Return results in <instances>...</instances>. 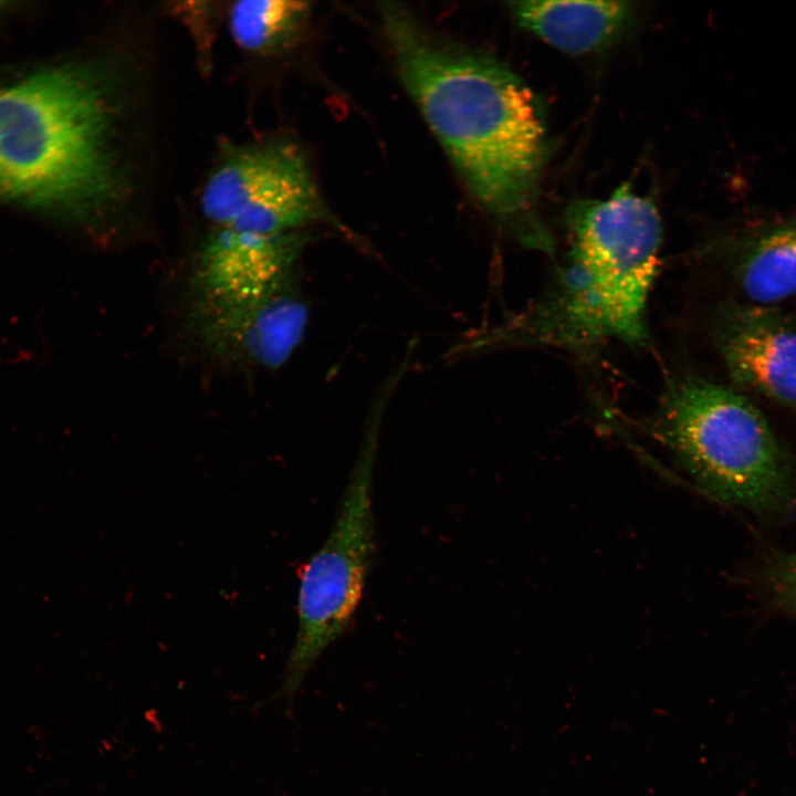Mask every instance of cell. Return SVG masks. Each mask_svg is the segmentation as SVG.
<instances>
[{"label": "cell", "mask_w": 796, "mask_h": 796, "mask_svg": "<svg viewBox=\"0 0 796 796\" xmlns=\"http://www.w3.org/2000/svg\"><path fill=\"white\" fill-rule=\"evenodd\" d=\"M121 53L0 82V199L116 230L125 221L139 97Z\"/></svg>", "instance_id": "6da1fadb"}, {"label": "cell", "mask_w": 796, "mask_h": 796, "mask_svg": "<svg viewBox=\"0 0 796 796\" xmlns=\"http://www.w3.org/2000/svg\"><path fill=\"white\" fill-rule=\"evenodd\" d=\"M401 82L473 198L521 241L552 251L536 217L546 133L532 90L495 59L433 34L406 7L380 3Z\"/></svg>", "instance_id": "7a4b0ae2"}, {"label": "cell", "mask_w": 796, "mask_h": 796, "mask_svg": "<svg viewBox=\"0 0 796 796\" xmlns=\"http://www.w3.org/2000/svg\"><path fill=\"white\" fill-rule=\"evenodd\" d=\"M654 436L706 493L760 515L796 507L787 459L764 415L744 396L684 376L663 391Z\"/></svg>", "instance_id": "3957f363"}, {"label": "cell", "mask_w": 796, "mask_h": 796, "mask_svg": "<svg viewBox=\"0 0 796 796\" xmlns=\"http://www.w3.org/2000/svg\"><path fill=\"white\" fill-rule=\"evenodd\" d=\"M392 391L384 384L374 399L327 538L302 566L295 641L273 700L292 704L308 671L348 629L360 604L375 552L371 492L379 429Z\"/></svg>", "instance_id": "277c9868"}, {"label": "cell", "mask_w": 796, "mask_h": 796, "mask_svg": "<svg viewBox=\"0 0 796 796\" xmlns=\"http://www.w3.org/2000/svg\"><path fill=\"white\" fill-rule=\"evenodd\" d=\"M573 245L564 266L608 339L645 345L646 311L659 266L662 227L651 200L618 188L566 212Z\"/></svg>", "instance_id": "5b68a950"}, {"label": "cell", "mask_w": 796, "mask_h": 796, "mask_svg": "<svg viewBox=\"0 0 796 796\" xmlns=\"http://www.w3.org/2000/svg\"><path fill=\"white\" fill-rule=\"evenodd\" d=\"M197 206L209 227L263 235L328 220L304 150L282 137L220 140Z\"/></svg>", "instance_id": "8992f818"}, {"label": "cell", "mask_w": 796, "mask_h": 796, "mask_svg": "<svg viewBox=\"0 0 796 796\" xmlns=\"http://www.w3.org/2000/svg\"><path fill=\"white\" fill-rule=\"evenodd\" d=\"M307 301L292 279L275 292L242 302L190 300L186 323L207 357L224 366L277 369L301 344Z\"/></svg>", "instance_id": "52a82bcc"}, {"label": "cell", "mask_w": 796, "mask_h": 796, "mask_svg": "<svg viewBox=\"0 0 796 796\" xmlns=\"http://www.w3.org/2000/svg\"><path fill=\"white\" fill-rule=\"evenodd\" d=\"M310 239L306 230L263 235L209 227L190 269L189 298L228 303L269 295L294 279Z\"/></svg>", "instance_id": "ba28073f"}, {"label": "cell", "mask_w": 796, "mask_h": 796, "mask_svg": "<svg viewBox=\"0 0 796 796\" xmlns=\"http://www.w3.org/2000/svg\"><path fill=\"white\" fill-rule=\"evenodd\" d=\"M716 345L735 383L796 407V329L768 311L734 307L716 325Z\"/></svg>", "instance_id": "9c48e42d"}, {"label": "cell", "mask_w": 796, "mask_h": 796, "mask_svg": "<svg viewBox=\"0 0 796 796\" xmlns=\"http://www.w3.org/2000/svg\"><path fill=\"white\" fill-rule=\"evenodd\" d=\"M521 27L569 54L600 50L628 27L632 9L626 1H512Z\"/></svg>", "instance_id": "30bf717a"}, {"label": "cell", "mask_w": 796, "mask_h": 796, "mask_svg": "<svg viewBox=\"0 0 796 796\" xmlns=\"http://www.w3.org/2000/svg\"><path fill=\"white\" fill-rule=\"evenodd\" d=\"M310 3L290 0L227 2L224 25L241 55L260 62L292 48L310 18Z\"/></svg>", "instance_id": "8fae6325"}, {"label": "cell", "mask_w": 796, "mask_h": 796, "mask_svg": "<svg viewBox=\"0 0 796 796\" xmlns=\"http://www.w3.org/2000/svg\"><path fill=\"white\" fill-rule=\"evenodd\" d=\"M739 256L735 275L747 298L772 304L796 295V222L744 238Z\"/></svg>", "instance_id": "7c38bea8"}, {"label": "cell", "mask_w": 796, "mask_h": 796, "mask_svg": "<svg viewBox=\"0 0 796 796\" xmlns=\"http://www.w3.org/2000/svg\"><path fill=\"white\" fill-rule=\"evenodd\" d=\"M226 3L221 2H172L169 11L190 28L203 73L211 69L213 39L217 27L224 20Z\"/></svg>", "instance_id": "4fadbf2b"}, {"label": "cell", "mask_w": 796, "mask_h": 796, "mask_svg": "<svg viewBox=\"0 0 796 796\" xmlns=\"http://www.w3.org/2000/svg\"><path fill=\"white\" fill-rule=\"evenodd\" d=\"M766 584L774 601L796 617V551L781 555L769 564Z\"/></svg>", "instance_id": "5bb4252c"}, {"label": "cell", "mask_w": 796, "mask_h": 796, "mask_svg": "<svg viewBox=\"0 0 796 796\" xmlns=\"http://www.w3.org/2000/svg\"><path fill=\"white\" fill-rule=\"evenodd\" d=\"M2 4H3V3H2V2H0V7H1Z\"/></svg>", "instance_id": "9a60e30c"}]
</instances>
